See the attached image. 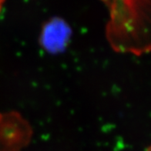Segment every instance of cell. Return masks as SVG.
Masks as SVG:
<instances>
[{
	"instance_id": "cell-2",
	"label": "cell",
	"mask_w": 151,
	"mask_h": 151,
	"mask_svg": "<svg viewBox=\"0 0 151 151\" xmlns=\"http://www.w3.org/2000/svg\"><path fill=\"white\" fill-rule=\"evenodd\" d=\"M146 151H151V144L149 146V147H147V150H146Z\"/></svg>"
},
{
	"instance_id": "cell-1",
	"label": "cell",
	"mask_w": 151,
	"mask_h": 151,
	"mask_svg": "<svg viewBox=\"0 0 151 151\" xmlns=\"http://www.w3.org/2000/svg\"><path fill=\"white\" fill-rule=\"evenodd\" d=\"M5 1H6V0H0V12H1V11H2Z\"/></svg>"
}]
</instances>
